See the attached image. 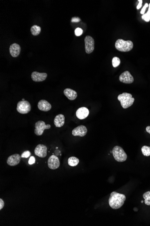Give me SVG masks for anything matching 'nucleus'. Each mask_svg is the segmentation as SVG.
<instances>
[{
    "label": "nucleus",
    "mask_w": 150,
    "mask_h": 226,
    "mask_svg": "<svg viewBox=\"0 0 150 226\" xmlns=\"http://www.w3.org/2000/svg\"><path fill=\"white\" fill-rule=\"evenodd\" d=\"M117 99L120 102L122 108L125 109L132 106L135 101V98L132 97V94L127 93H123L119 95Z\"/></svg>",
    "instance_id": "obj_2"
},
{
    "label": "nucleus",
    "mask_w": 150,
    "mask_h": 226,
    "mask_svg": "<svg viewBox=\"0 0 150 226\" xmlns=\"http://www.w3.org/2000/svg\"><path fill=\"white\" fill-rule=\"evenodd\" d=\"M79 163V159L75 157H71L68 159V164L69 166H77Z\"/></svg>",
    "instance_id": "obj_19"
},
{
    "label": "nucleus",
    "mask_w": 150,
    "mask_h": 226,
    "mask_svg": "<svg viewBox=\"0 0 150 226\" xmlns=\"http://www.w3.org/2000/svg\"><path fill=\"white\" fill-rule=\"evenodd\" d=\"M31 155V152L29 151H25L21 154V158H28Z\"/></svg>",
    "instance_id": "obj_26"
},
{
    "label": "nucleus",
    "mask_w": 150,
    "mask_h": 226,
    "mask_svg": "<svg viewBox=\"0 0 150 226\" xmlns=\"http://www.w3.org/2000/svg\"><path fill=\"white\" fill-rule=\"evenodd\" d=\"M143 198L145 199V204L147 205H150V191L144 193L143 195Z\"/></svg>",
    "instance_id": "obj_22"
},
{
    "label": "nucleus",
    "mask_w": 150,
    "mask_h": 226,
    "mask_svg": "<svg viewBox=\"0 0 150 226\" xmlns=\"http://www.w3.org/2000/svg\"><path fill=\"white\" fill-rule=\"evenodd\" d=\"M83 33V30L80 28H77L75 30V34L77 36H80Z\"/></svg>",
    "instance_id": "obj_25"
},
{
    "label": "nucleus",
    "mask_w": 150,
    "mask_h": 226,
    "mask_svg": "<svg viewBox=\"0 0 150 226\" xmlns=\"http://www.w3.org/2000/svg\"><path fill=\"white\" fill-rule=\"evenodd\" d=\"M126 200L125 195L113 191L111 193L109 197V205L112 209L117 210L123 206Z\"/></svg>",
    "instance_id": "obj_1"
},
{
    "label": "nucleus",
    "mask_w": 150,
    "mask_h": 226,
    "mask_svg": "<svg viewBox=\"0 0 150 226\" xmlns=\"http://www.w3.org/2000/svg\"><path fill=\"white\" fill-rule=\"evenodd\" d=\"M35 129L34 133L35 135L38 136L42 135L44 130L50 129L51 128L50 124L46 125L45 122L42 121H39L35 123Z\"/></svg>",
    "instance_id": "obj_6"
},
{
    "label": "nucleus",
    "mask_w": 150,
    "mask_h": 226,
    "mask_svg": "<svg viewBox=\"0 0 150 226\" xmlns=\"http://www.w3.org/2000/svg\"><path fill=\"white\" fill-rule=\"evenodd\" d=\"M89 110L86 107L79 108L76 112V116L78 118L83 120L86 118L89 115Z\"/></svg>",
    "instance_id": "obj_13"
},
{
    "label": "nucleus",
    "mask_w": 150,
    "mask_h": 226,
    "mask_svg": "<svg viewBox=\"0 0 150 226\" xmlns=\"http://www.w3.org/2000/svg\"><path fill=\"white\" fill-rule=\"evenodd\" d=\"M81 20L78 17H73L71 19V22L73 23H78Z\"/></svg>",
    "instance_id": "obj_27"
},
{
    "label": "nucleus",
    "mask_w": 150,
    "mask_h": 226,
    "mask_svg": "<svg viewBox=\"0 0 150 226\" xmlns=\"http://www.w3.org/2000/svg\"><path fill=\"white\" fill-rule=\"evenodd\" d=\"M119 80L121 82L128 84L132 83L134 81V77L129 71H126L122 73L119 77Z\"/></svg>",
    "instance_id": "obj_9"
},
{
    "label": "nucleus",
    "mask_w": 150,
    "mask_h": 226,
    "mask_svg": "<svg viewBox=\"0 0 150 226\" xmlns=\"http://www.w3.org/2000/svg\"><path fill=\"white\" fill-rule=\"evenodd\" d=\"M142 18L144 19L146 22H149L150 20V3L149 4V8L148 12L143 15L142 16Z\"/></svg>",
    "instance_id": "obj_24"
},
{
    "label": "nucleus",
    "mask_w": 150,
    "mask_h": 226,
    "mask_svg": "<svg viewBox=\"0 0 150 226\" xmlns=\"http://www.w3.org/2000/svg\"><path fill=\"white\" fill-rule=\"evenodd\" d=\"M133 42L131 41H125L122 39L116 40L115 47L118 51L122 52H127L131 51L133 48Z\"/></svg>",
    "instance_id": "obj_3"
},
{
    "label": "nucleus",
    "mask_w": 150,
    "mask_h": 226,
    "mask_svg": "<svg viewBox=\"0 0 150 226\" xmlns=\"http://www.w3.org/2000/svg\"><path fill=\"white\" fill-rule=\"evenodd\" d=\"M9 50H10V54L12 56L14 57H17L20 54V52H21V47L17 43H13L10 46Z\"/></svg>",
    "instance_id": "obj_15"
},
{
    "label": "nucleus",
    "mask_w": 150,
    "mask_h": 226,
    "mask_svg": "<svg viewBox=\"0 0 150 226\" xmlns=\"http://www.w3.org/2000/svg\"><path fill=\"white\" fill-rule=\"evenodd\" d=\"M141 203H143V201H142H142H141Z\"/></svg>",
    "instance_id": "obj_34"
},
{
    "label": "nucleus",
    "mask_w": 150,
    "mask_h": 226,
    "mask_svg": "<svg viewBox=\"0 0 150 226\" xmlns=\"http://www.w3.org/2000/svg\"><path fill=\"white\" fill-rule=\"evenodd\" d=\"M112 154L115 159L118 162L126 160L127 155L124 149L119 146H116L112 149Z\"/></svg>",
    "instance_id": "obj_4"
},
{
    "label": "nucleus",
    "mask_w": 150,
    "mask_h": 226,
    "mask_svg": "<svg viewBox=\"0 0 150 226\" xmlns=\"http://www.w3.org/2000/svg\"><path fill=\"white\" fill-rule=\"evenodd\" d=\"M47 77L46 73H39L34 71L31 74V77L33 81L35 82H42L45 80Z\"/></svg>",
    "instance_id": "obj_14"
},
{
    "label": "nucleus",
    "mask_w": 150,
    "mask_h": 226,
    "mask_svg": "<svg viewBox=\"0 0 150 226\" xmlns=\"http://www.w3.org/2000/svg\"><path fill=\"white\" fill-rule=\"evenodd\" d=\"M139 3L138 4V5H137V9H138V10H139V9H140L141 7H142V0H139Z\"/></svg>",
    "instance_id": "obj_31"
},
{
    "label": "nucleus",
    "mask_w": 150,
    "mask_h": 226,
    "mask_svg": "<svg viewBox=\"0 0 150 226\" xmlns=\"http://www.w3.org/2000/svg\"><path fill=\"white\" fill-rule=\"evenodd\" d=\"M31 110V105L28 101H20L17 105V110L22 114H27Z\"/></svg>",
    "instance_id": "obj_5"
},
{
    "label": "nucleus",
    "mask_w": 150,
    "mask_h": 226,
    "mask_svg": "<svg viewBox=\"0 0 150 226\" xmlns=\"http://www.w3.org/2000/svg\"><path fill=\"white\" fill-rule=\"evenodd\" d=\"M47 148L46 146L42 144L38 145L34 150L35 155L40 158H45L47 156Z\"/></svg>",
    "instance_id": "obj_10"
},
{
    "label": "nucleus",
    "mask_w": 150,
    "mask_h": 226,
    "mask_svg": "<svg viewBox=\"0 0 150 226\" xmlns=\"http://www.w3.org/2000/svg\"><path fill=\"white\" fill-rule=\"evenodd\" d=\"M142 152L144 156L148 157L150 156V147L148 146H143L142 148Z\"/></svg>",
    "instance_id": "obj_21"
},
{
    "label": "nucleus",
    "mask_w": 150,
    "mask_h": 226,
    "mask_svg": "<svg viewBox=\"0 0 150 226\" xmlns=\"http://www.w3.org/2000/svg\"><path fill=\"white\" fill-rule=\"evenodd\" d=\"M22 101H25L24 99V98H23V99H22Z\"/></svg>",
    "instance_id": "obj_33"
},
{
    "label": "nucleus",
    "mask_w": 150,
    "mask_h": 226,
    "mask_svg": "<svg viewBox=\"0 0 150 226\" xmlns=\"http://www.w3.org/2000/svg\"><path fill=\"white\" fill-rule=\"evenodd\" d=\"M4 202L2 200V199H0V210H2V209L3 208L4 206Z\"/></svg>",
    "instance_id": "obj_30"
},
{
    "label": "nucleus",
    "mask_w": 150,
    "mask_h": 226,
    "mask_svg": "<svg viewBox=\"0 0 150 226\" xmlns=\"http://www.w3.org/2000/svg\"><path fill=\"white\" fill-rule=\"evenodd\" d=\"M87 133V129L86 126L83 125H80L75 128L72 131V134L75 136H78L80 137H84L86 135Z\"/></svg>",
    "instance_id": "obj_11"
},
{
    "label": "nucleus",
    "mask_w": 150,
    "mask_h": 226,
    "mask_svg": "<svg viewBox=\"0 0 150 226\" xmlns=\"http://www.w3.org/2000/svg\"><path fill=\"white\" fill-rule=\"evenodd\" d=\"M54 125L56 127H62L64 124L65 117L63 114H60L55 117L54 121Z\"/></svg>",
    "instance_id": "obj_18"
},
{
    "label": "nucleus",
    "mask_w": 150,
    "mask_h": 226,
    "mask_svg": "<svg viewBox=\"0 0 150 226\" xmlns=\"http://www.w3.org/2000/svg\"><path fill=\"white\" fill-rule=\"evenodd\" d=\"M60 161L58 157L52 155L49 157L48 160V167L50 169L55 170L59 168L60 166Z\"/></svg>",
    "instance_id": "obj_8"
},
{
    "label": "nucleus",
    "mask_w": 150,
    "mask_h": 226,
    "mask_svg": "<svg viewBox=\"0 0 150 226\" xmlns=\"http://www.w3.org/2000/svg\"><path fill=\"white\" fill-rule=\"evenodd\" d=\"M21 156L19 154L15 153L8 157L7 163L10 166H15L19 164L21 160Z\"/></svg>",
    "instance_id": "obj_12"
},
{
    "label": "nucleus",
    "mask_w": 150,
    "mask_h": 226,
    "mask_svg": "<svg viewBox=\"0 0 150 226\" xmlns=\"http://www.w3.org/2000/svg\"><path fill=\"white\" fill-rule=\"evenodd\" d=\"M35 161H36V160H35V158H34V157L31 156L29 159V161H28V163L30 165H31V164H34Z\"/></svg>",
    "instance_id": "obj_29"
},
{
    "label": "nucleus",
    "mask_w": 150,
    "mask_h": 226,
    "mask_svg": "<svg viewBox=\"0 0 150 226\" xmlns=\"http://www.w3.org/2000/svg\"><path fill=\"white\" fill-rule=\"evenodd\" d=\"M85 50L87 54H90L94 49V40L92 37L87 36L85 38Z\"/></svg>",
    "instance_id": "obj_7"
},
{
    "label": "nucleus",
    "mask_w": 150,
    "mask_h": 226,
    "mask_svg": "<svg viewBox=\"0 0 150 226\" xmlns=\"http://www.w3.org/2000/svg\"><path fill=\"white\" fill-rule=\"evenodd\" d=\"M38 108L40 110L43 111H48L51 109V105L50 103L44 100H41L38 103Z\"/></svg>",
    "instance_id": "obj_16"
},
{
    "label": "nucleus",
    "mask_w": 150,
    "mask_h": 226,
    "mask_svg": "<svg viewBox=\"0 0 150 226\" xmlns=\"http://www.w3.org/2000/svg\"><path fill=\"white\" fill-rule=\"evenodd\" d=\"M146 130L147 132L148 133H149L150 134V126H147V127H146Z\"/></svg>",
    "instance_id": "obj_32"
},
{
    "label": "nucleus",
    "mask_w": 150,
    "mask_h": 226,
    "mask_svg": "<svg viewBox=\"0 0 150 226\" xmlns=\"http://www.w3.org/2000/svg\"><path fill=\"white\" fill-rule=\"evenodd\" d=\"M120 60L119 57L115 56V57L113 58L112 60V64L113 67H118L120 65Z\"/></svg>",
    "instance_id": "obj_23"
},
{
    "label": "nucleus",
    "mask_w": 150,
    "mask_h": 226,
    "mask_svg": "<svg viewBox=\"0 0 150 226\" xmlns=\"http://www.w3.org/2000/svg\"><path fill=\"white\" fill-rule=\"evenodd\" d=\"M64 93L66 97L70 100H75L77 97V92L69 88L65 89Z\"/></svg>",
    "instance_id": "obj_17"
},
{
    "label": "nucleus",
    "mask_w": 150,
    "mask_h": 226,
    "mask_svg": "<svg viewBox=\"0 0 150 226\" xmlns=\"http://www.w3.org/2000/svg\"><path fill=\"white\" fill-rule=\"evenodd\" d=\"M41 31V28L40 27L37 25L32 26L31 28V34L34 36H37L40 33Z\"/></svg>",
    "instance_id": "obj_20"
},
{
    "label": "nucleus",
    "mask_w": 150,
    "mask_h": 226,
    "mask_svg": "<svg viewBox=\"0 0 150 226\" xmlns=\"http://www.w3.org/2000/svg\"><path fill=\"white\" fill-rule=\"evenodd\" d=\"M149 6V5L148 3H145V5H144L140 13L142 15L145 14V11H146L147 8H148Z\"/></svg>",
    "instance_id": "obj_28"
}]
</instances>
